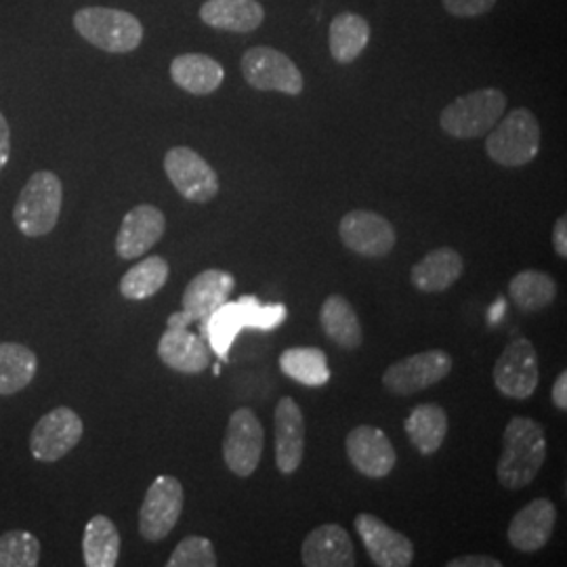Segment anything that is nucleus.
Returning a JSON list of instances; mask_svg holds the SVG:
<instances>
[{"instance_id": "obj_1", "label": "nucleus", "mask_w": 567, "mask_h": 567, "mask_svg": "<svg viewBox=\"0 0 567 567\" xmlns=\"http://www.w3.org/2000/svg\"><path fill=\"white\" fill-rule=\"evenodd\" d=\"M547 458L545 426L527 416H513L503 435V454L496 466L501 486L511 492L529 486Z\"/></svg>"}, {"instance_id": "obj_2", "label": "nucleus", "mask_w": 567, "mask_h": 567, "mask_svg": "<svg viewBox=\"0 0 567 567\" xmlns=\"http://www.w3.org/2000/svg\"><path fill=\"white\" fill-rule=\"evenodd\" d=\"M543 128L536 114L527 107H515L487 133V156L505 168H519L534 163L540 154Z\"/></svg>"}, {"instance_id": "obj_3", "label": "nucleus", "mask_w": 567, "mask_h": 567, "mask_svg": "<svg viewBox=\"0 0 567 567\" xmlns=\"http://www.w3.org/2000/svg\"><path fill=\"white\" fill-rule=\"evenodd\" d=\"M74 30L105 53H133L143 42V23L128 11L112 7H84L74 13Z\"/></svg>"}, {"instance_id": "obj_4", "label": "nucleus", "mask_w": 567, "mask_h": 567, "mask_svg": "<svg viewBox=\"0 0 567 567\" xmlns=\"http://www.w3.org/2000/svg\"><path fill=\"white\" fill-rule=\"evenodd\" d=\"M507 103V95L501 89H477L447 103L440 114V126L447 137L480 140L505 116Z\"/></svg>"}, {"instance_id": "obj_5", "label": "nucleus", "mask_w": 567, "mask_h": 567, "mask_svg": "<svg viewBox=\"0 0 567 567\" xmlns=\"http://www.w3.org/2000/svg\"><path fill=\"white\" fill-rule=\"evenodd\" d=\"M63 206V183L51 171L34 173L21 189L13 221L23 236L42 238L55 229Z\"/></svg>"}, {"instance_id": "obj_6", "label": "nucleus", "mask_w": 567, "mask_h": 567, "mask_svg": "<svg viewBox=\"0 0 567 567\" xmlns=\"http://www.w3.org/2000/svg\"><path fill=\"white\" fill-rule=\"evenodd\" d=\"M244 81L257 91H276L284 95H301L305 79L297 63L274 47H252L240 61Z\"/></svg>"}, {"instance_id": "obj_7", "label": "nucleus", "mask_w": 567, "mask_h": 567, "mask_svg": "<svg viewBox=\"0 0 567 567\" xmlns=\"http://www.w3.org/2000/svg\"><path fill=\"white\" fill-rule=\"evenodd\" d=\"M185 503L182 482L173 475H158L147 487L140 508V534L147 543H161L179 522Z\"/></svg>"}, {"instance_id": "obj_8", "label": "nucleus", "mask_w": 567, "mask_h": 567, "mask_svg": "<svg viewBox=\"0 0 567 567\" xmlns=\"http://www.w3.org/2000/svg\"><path fill=\"white\" fill-rule=\"evenodd\" d=\"M164 173L187 203H210L219 194V175L192 147H171L164 156Z\"/></svg>"}, {"instance_id": "obj_9", "label": "nucleus", "mask_w": 567, "mask_h": 567, "mask_svg": "<svg viewBox=\"0 0 567 567\" xmlns=\"http://www.w3.org/2000/svg\"><path fill=\"white\" fill-rule=\"evenodd\" d=\"M452 364L447 351L429 349L389 365L383 374V385L391 395H414L444 381L452 372Z\"/></svg>"}, {"instance_id": "obj_10", "label": "nucleus", "mask_w": 567, "mask_h": 567, "mask_svg": "<svg viewBox=\"0 0 567 567\" xmlns=\"http://www.w3.org/2000/svg\"><path fill=\"white\" fill-rule=\"evenodd\" d=\"M265 431L250 408H238L227 423L224 440V461L238 477H250L261 463Z\"/></svg>"}, {"instance_id": "obj_11", "label": "nucleus", "mask_w": 567, "mask_h": 567, "mask_svg": "<svg viewBox=\"0 0 567 567\" xmlns=\"http://www.w3.org/2000/svg\"><path fill=\"white\" fill-rule=\"evenodd\" d=\"M540 383V364L534 344L515 339L494 365V385L511 400H529Z\"/></svg>"}, {"instance_id": "obj_12", "label": "nucleus", "mask_w": 567, "mask_h": 567, "mask_svg": "<svg viewBox=\"0 0 567 567\" xmlns=\"http://www.w3.org/2000/svg\"><path fill=\"white\" fill-rule=\"evenodd\" d=\"M84 433L82 419L72 408H55L44 414L30 435V452L41 463H58L79 446Z\"/></svg>"}, {"instance_id": "obj_13", "label": "nucleus", "mask_w": 567, "mask_h": 567, "mask_svg": "<svg viewBox=\"0 0 567 567\" xmlns=\"http://www.w3.org/2000/svg\"><path fill=\"white\" fill-rule=\"evenodd\" d=\"M339 236L344 248L370 259L386 257L398 243L393 224L383 215L364 208L344 215L339 224Z\"/></svg>"}, {"instance_id": "obj_14", "label": "nucleus", "mask_w": 567, "mask_h": 567, "mask_svg": "<svg viewBox=\"0 0 567 567\" xmlns=\"http://www.w3.org/2000/svg\"><path fill=\"white\" fill-rule=\"evenodd\" d=\"M347 458L358 473L370 480H383L391 475L398 463L395 447L385 431L372 425L355 426L344 440Z\"/></svg>"}, {"instance_id": "obj_15", "label": "nucleus", "mask_w": 567, "mask_h": 567, "mask_svg": "<svg viewBox=\"0 0 567 567\" xmlns=\"http://www.w3.org/2000/svg\"><path fill=\"white\" fill-rule=\"evenodd\" d=\"M355 529L364 543L365 553L379 567H408L414 561V545L402 532L386 526L372 513L355 517Z\"/></svg>"}, {"instance_id": "obj_16", "label": "nucleus", "mask_w": 567, "mask_h": 567, "mask_svg": "<svg viewBox=\"0 0 567 567\" xmlns=\"http://www.w3.org/2000/svg\"><path fill=\"white\" fill-rule=\"evenodd\" d=\"M166 217L154 204H140L131 208L122 219L116 236V252L124 261L140 259L163 240Z\"/></svg>"}, {"instance_id": "obj_17", "label": "nucleus", "mask_w": 567, "mask_h": 567, "mask_svg": "<svg viewBox=\"0 0 567 567\" xmlns=\"http://www.w3.org/2000/svg\"><path fill=\"white\" fill-rule=\"evenodd\" d=\"M557 526V507L548 498H534L517 511L507 529L508 545L522 553H536L547 545Z\"/></svg>"}, {"instance_id": "obj_18", "label": "nucleus", "mask_w": 567, "mask_h": 567, "mask_svg": "<svg viewBox=\"0 0 567 567\" xmlns=\"http://www.w3.org/2000/svg\"><path fill=\"white\" fill-rule=\"evenodd\" d=\"M276 465L282 475H292L305 456V416L292 398H282L274 412Z\"/></svg>"}, {"instance_id": "obj_19", "label": "nucleus", "mask_w": 567, "mask_h": 567, "mask_svg": "<svg viewBox=\"0 0 567 567\" xmlns=\"http://www.w3.org/2000/svg\"><path fill=\"white\" fill-rule=\"evenodd\" d=\"M236 288V280L224 269L200 271L183 292L182 311L192 320L204 324L221 305L227 303Z\"/></svg>"}, {"instance_id": "obj_20", "label": "nucleus", "mask_w": 567, "mask_h": 567, "mask_svg": "<svg viewBox=\"0 0 567 567\" xmlns=\"http://www.w3.org/2000/svg\"><path fill=\"white\" fill-rule=\"evenodd\" d=\"M213 349L204 337L189 332V328L168 326L158 343V358L164 365L182 374H200L210 365Z\"/></svg>"}, {"instance_id": "obj_21", "label": "nucleus", "mask_w": 567, "mask_h": 567, "mask_svg": "<svg viewBox=\"0 0 567 567\" xmlns=\"http://www.w3.org/2000/svg\"><path fill=\"white\" fill-rule=\"evenodd\" d=\"M301 561L307 567H353L355 547L344 527L324 524L307 534L301 547Z\"/></svg>"}, {"instance_id": "obj_22", "label": "nucleus", "mask_w": 567, "mask_h": 567, "mask_svg": "<svg viewBox=\"0 0 567 567\" xmlns=\"http://www.w3.org/2000/svg\"><path fill=\"white\" fill-rule=\"evenodd\" d=\"M465 271V261L458 250L442 246L431 250L419 264L410 269V282L425 295L446 292L461 280Z\"/></svg>"}, {"instance_id": "obj_23", "label": "nucleus", "mask_w": 567, "mask_h": 567, "mask_svg": "<svg viewBox=\"0 0 567 567\" xmlns=\"http://www.w3.org/2000/svg\"><path fill=\"white\" fill-rule=\"evenodd\" d=\"M200 20L221 32L250 34L264 25L265 9L259 0H206Z\"/></svg>"}, {"instance_id": "obj_24", "label": "nucleus", "mask_w": 567, "mask_h": 567, "mask_svg": "<svg viewBox=\"0 0 567 567\" xmlns=\"http://www.w3.org/2000/svg\"><path fill=\"white\" fill-rule=\"evenodd\" d=\"M171 81L189 95H210L225 81L224 65L204 53H183L171 61Z\"/></svg>"}, {"instance_id": "obj_25", "label": "nucleus", "mask_w": 567, "mask_h": 567, "mask_svg": "<svg viewBox=\"0 0 567 567\" xmlns=\"http://www.w3.org/2000/svg\"><path fill=\"white\" fill-rule=\"evenodd\" d=\"M370 34H372V28L365 18L351 11L339 13L334 20L330 21V28H328V47H330L332 60L341 65L353 63L364 53L370 42Z\"/></svg>"}, {"instance_id": "obj_26", "label": "nucleus", "mask_w": 567, "mask_h": 567, "mask_svg": "<svg viewBox=\"0 0 567 567\" xmlns=\"http://www.w3.org/2000/svg\"><path fill=\"white\" fill-rule=\"evenodd\" d=\"M320 324L330 341L347 351L358 349L364 341V332L353 305L343 295H330L320 309Z\"/></svg>"}, {"instance_id": "obj_27", "label": "nucleus", "mask_w": 567, "mask_h": 567, "mask_svg": "<svg viewBox=\"0 0 567 567\" xmlns=\"http://www.w3.org/2000/svg\"><path fill=\"white\" fill-rule=\"evenodd\" d=\"M82 557L86 567H114L121 559V534L105 515H95L82 536Z\"/></svg>"}, {"instance_id": "obj_28", "label": "nucleus", "mask_w": 567, "mask_h": 567, "mask_svg": "<svg viewBox=\"0 0 567 567\" xmlns=\"http://www.w3.org/2000/svg\"><path fill=\"white\" fill-rule=\"evenodd\" d=\"M405 433L423 456L435 454L447 435L446 410L440 404H421L405 419Z\"/></svg>"}, {"instance_id": "obj_29", "label": "nucleus", "mask_w": 567, "mask_h": 567, "mask_svg": "<svg viewBox=\"0 0 567 567\" xmlns=\"http://www.w3.org/2000/svg\"><path fill=\"white\" fill-rule=\"evenodd\" d=\"M508 297L522 311L536 313L557 299V282L545 271L524 269L508 282Z\"/></svg>"}, {"instance_id": "obj_30", "label": "nucleus", "mask_w": 567, "mask_h": 567, "mask_svg": "<svg viewBox=\"0 0 567 567\" xmlns=\"http://www.w3.org/2000/svg\"><path fill=\"white\" fill-rule=\"evenodd\" d=\"M37 353L21 343H0V395H13L32 383Z\"/></svg>"}, {"instance_id": "obj_31", "label": "nucleus", "mask_w": 567, "mask_h": 567, "mask_svg": "<svg viewBox=\"0 0 567 567\" xmlns=\"http://www.w3.org/2000/svg\"><path fill=\"white\" fill-rule=\"evenodd\" d=\"M280 370L288 379L305 386H324L330 368L324 351L318 347H290L280 355Z\"/></svg>"}, {"instance_id": "obj_32", "label": "nucleus", "mask_w": 567, "mask_h": 567, "mask_svg": "<svg viewBox=\"0 0 567 567\" xmlns=\"http://www.w3.org/2000/svg\"><path fill=\"white\" fill-rule=\"evenodd\" d=\"M168 274L171 265L164 257H145L122 276L121 295L128 301H145L163 290L164 284L168 282Z\"/></svg>"}, {"instance_id": "obj_33", "label": "nucleus", "mask_w": 567, "mask_h": 567, "mask_svg": "<svg viewBox=\"0 0 567 567\" xmlns=\"http://www.w3.org/2000/svg\"><path fill=\"white\" fill-rule=\"evenodd\" d=\"M244 328L243 309L238 303H224L204 324L200 332L210 344V349L225 360L229 347L236 341V334Z\"/></svg>"}, {"instance_id": "obj_34", "label": "nucleus", "mask_w": 567, "mask_h": 567, "mask_svg": "<svg viewBox=\"0 0 567 567\" xmlns=\"http://www.w3.org/2000/svg\"><path fill=\"white\" fill-rule=\"evenodd\" d=\"M41 561V543L34 534L11 529L0 536V567H37Z\"/></svg>"}, {"instance_id": "obj_35", "label": "nucleus", "mask_w": 567, "mask_h": 567, "mask_svg": "<svg viewBox=\"0 0 567 567\" xmlns=\"http://www.w3.org/2000/svg\"><path fill=\"white\" fill-rule=\"evenodd\" d=\"M217 553L213 543L203 536H187L175 547L171 559L166 561L168 567H215Z\"/></svg>"}, {"instance_id": "obj_36", "label": "nucleus", "mask_w": 567, "mask_h": 567, "mask_svg": "<svg viewBox=\"0 0 567 567\" xmlns=\"http://www.w3.org/2000/svg\"><path fill=\"white\" fill-rule=\"evenodd\" d=\"M243 309L244 326L259 328V330H274L286 322L288 311L284 305H261L257 297H243L240 301Z\"/></svg>"}, {"instance_id": "obj_37", "label": "nucleus", "mask_w": 567, "mask_h": 567, "mask_svg": "<svg viewBox=\"0 0 567 567\" xmlns=\"http://www.w3.org/2000/svg\"><path fill=\"white\" fill-rule=\"evenodd\" d=\"M442 4L450 16L468 20L489 13L496 7V0H442Z\"/></svg>"}, {"instance_id": "obj_38", "label": "nucleus", "mask_w": 567, "mask_h": 567, "mask_svg": "<svg viewBox=\"0 0 567 567\" xmlns=\"http://www.w3.org/2000/svg\"><path fill=\"white\" fill-rule=\"evenodd\" d=\"M447 567H503V561L487 557V555H465V557H456L450 559Z\"/></svg>"}, {"instance_id": "obj_39", "label": "nucleus", "mask_w": 567, "mask_h": 567, "mask_svg": "<svg viewBox=\"0 0 567 567\" xmlns=\"http://www.w3.org/2000/svg\"><path fill=\"white\" fill-rule=\"evenodd\" d=\"M553 248H555V252L561 257V259H567V217L566 215H561L559 219H557V224L553 227Z\"/></svg>"}, {"instance_id": "obj_40", "label": "nucleus", "mask_w": 567, "mask_h": 567, "mask_svg": "<svg viewBox=\"0 0 567 567\" xmlns=\"http://www.w3.org/2000/svg\"><path fill=\"white\" fill-rule=\"evenodd\" d=\"M11 158V126L0 112V171L7 166Z\"/></svg>"}, {"instance_id": "obj_41", "label": "nucleus", "mask_w": 567, "mask_h": 567, "mask_svg": "<svg viewBox=\"0 0 567 567\" xmlns=\"http://www.w3.org/2000/svg\"><path fill=\"white\" fill-rule=\"evenodd\" d=\"M553 404L561 412L567 410V372H561L553 385Z\"/></svg>"}, {"instance_id": "obj_42", "label": "nucleus", "mask_w": 567, "mask_h": 567, "mask_svg": "<svg viewBox=\"0 0 567 567\" xmlns=\"http://www.w3.org/2000/svg\"><path fill=\"white\" fill-rule=\"evenodd\" d=\"M189 324H192V320L183 311H177L168 318V326H173V328H189Z\"/></svg>"}]
</instances>
